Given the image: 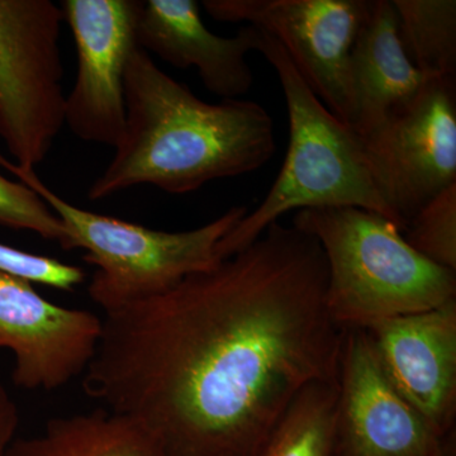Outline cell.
<instances>
[{"label":"cell","mask_w":456,"mask_h":456,"mask_svg":"<svg viewBox=\"0 0 456 456\" xmlns=\"http://www.w3.org/2000/svg\"><path fill=\"white\" fill-rule=\"evenodd\" d=\"M317 240L275 222L160 296L104 314L84 391L167 456H254L314 383L338 386L345 330Z\"/></svg>","instance_id":"6da1fadb"},{"label":"cell","mask_w":456,"mask_h":456,"mask_svg":"<svg viewBox=\"0 0 456 456\" xmlns=\"http://www.w3.org/2000/svg\"><path fill=\"white\" fill-rule=\"evenodd\" d=\"M125 99V131L89 188L94 202L142 184L191 193L260 169L274 155V125L260 104L240 98L207 103L141 47L126 69Z\"/></svg>","instance_id":"7a4b0ae2"},{"label":"cell","mask_w":456,"mask_h":456,"mask_svg":"<svg viewBox=\"0 0 456 456\" xmlns=\"http://www.w3.org/2000/svg\"><path fill=\"white\" fill-rule=\"evenodd\" d=\"M293 226L322 248L327 310L341 329L364 330L456 298L454 270L417 253L382 215L358 207L302 209Z\"/></svg>","instance_id":"3957f363"},{"label":"cell","mask_w":456,"mask_h":456,"mask_svg":"<svg viewBox=\"0 0 456 456\" xmlns=\"http://www.w3.org/2000/svg\"><path fill=\"white\" fill-rule=\"evenodd\" d=\"M261 33L259 53L277 71L287 102L289 145L265 200L222 239L220 259L244 250L270 224L294 209L358 207L382 215L399 227L375 187L359 134L327 110L281 44L263 29Z\"/></svg>","instance_id":"277c9868"},{"label":"cell","mask_w":456,"mask_h":456,"mask_svg":"<svg viewBox=\"0 0 456 456\" xmlns=\"http://www.w3.org/2000/svg\"><path fill=\"white\" fill-rule=\"evenodd\" d=\"M0 167L55 212L68 233L66 251L86 250L83 260L95 268L89 297L104 314L160 296L217 265L222 239L248 212V207L236 206L202 227L167 232L79 208L47 187L36 170L22 169L2 155Z\"/></svg>","instance_id":"5b68a950"},{"label":"cell","mask_w":456,"mask_h":456,"mask_svg":"<svg viewBox=\"0 0 456 456\" xmlns=\"http://www.w3.org/2000/svg\"><path fill=\"white\" fill-rule=\"evenodd\" d=\"M61 7L0 0V139L17 167L36 170L65 126Z\"/></svg>","instance_id":"8992f818"},{"label":"cell","mask_w":456,"mask_h":456,"mask_svg":"<svg viewBox=\"0 0 456 456\" xmlns=\"http://www.w3.org/2000/svg\"><path fill=\"white\" fill-rule=\"evenodd\" d=\"M360 139L375 187L404 232L426 203L456 183L455 77H432Z\"/></svg>","instance_id":"52a82bcc"},{"label":"cell","mask_w":456,"mask_h":456,"mask_svg":"<svg viewBox=\"0 0 456 456\" xmlns=\"http://www.w3.org/2000/svg\"><path fill=\"white\" fill-rule=\"evenodd\" d=\"M369 0H204L220 22L248 23L275 38L316 97L350 126V55Z\"/></svg>","instance_id":"ba28073f"},{"label":"cell","mask_w":456,"mask_h":456,"mask_svg":"<svg viewBox=\"0 0 456 456\" xmlns=\"http://www.w3.org/2000/svg\"><path fill=\"white\" fill-rule=\"evenodd\" d=\"M77 53V79L65 98V125L77 139L116 147L126 125L125 75L139 49L140 0L60 3Z\"/></svg>","instance_id":"9c48e42d"},{"label":"cell","mask_w":456,"mask_h":456,"mask_svg":"<svg viewBox=\"0 0 456 456\" xmlns=\"http://www.w3.org/2000/svg\"><path fill=\"white\" fill-rule=\"evenodd\" d=\"M336 445L338 456H449L446 437L387 379L364 330H345Z\"/></svg>","instance_id":"30bf717a"},{"label":"cell","mask_w":456,"mask_h":456,"mask_svg":"<svg viewBox=\"0 0 456 456\" xmlns=\"http://www.w3.org/2000/svg\"><path fill=\"white\" fill-rule=\"evenodd\" d=\"M102 325L93 312L55 305L25 279L0 272V349L13 353L20 388L53 392L84 375Z\"/></svg>","instance_id":"8fae6325"},{"label":"cell","mask_w":456,"mask_h":456,"mask_svg":"<svg viewBox=\"0 0 456 456\" xmlns=\"http://www.w3.org/2000/svg\"><path fill=\"white\" fill-rule=\"evenodd\" d=\"M387 379L440 436L456 417V298L364 329Z\"/></svg>","instance_id":"7c38bea8"},{"label":"cell","mask_w":456,"mask_h":456,"mask_svg":"<svg viewBox=\"0 0 456 456\" xmlns=\"http://www.w3.org/2000/svg\"><path fill=\"white\" fill-rule=\"evenodd\" d=\"M141 49L174 68H196L204 88L224 99H239L251 89L254 74L248 53L259 51L263 33L245 25L233 37L209 31L194 0H147L137 28Z\"/></svg>","instance_id":"4fadbf2b"},{"label":"cell","mask_w":456,"mask_h":456,"mask_svg":"<svg viewBox=\"0 0 456 456\" xmlns=\"http://www.w3.org/2000/svg\"><path fill=\"white\" fill-rule=\"evenodd\" d=\"M350 127L360 137L407 107L432 77L408 57L395 5L373 0L350 55Z\"/></svg>","instance_id":"5bb4252c"},{"label":"cell","mask_w":456,"mask_h":456,"mask_svg":"<svg viewBox=\"0 0 456 456\" xmlns=\"http://www.w3.org/2000/svg\"><path fill=\"white\" fill-rule=\"evenodd\" d=\"M7 456H167L163 443L134 417L104 407L56 417L41 435L16 439Z\"/></svg>","instance_id":"9a60e30c"},{"label":"cell","mask_w":456,"mask_h":456,"mask_svg":"<svg viewBox=\"0 0 456 456\" xmlns=\"http://www.w3.org/2000/svg\"><path fill=\"white\" fill-rule=\"evenodd\" d=\"M411 61L428 77H455V0H392Z\"/></svg>","instance_id":"2e32d148"},{"label":"cell","mask_w":456,"mask_h":456,"mask_svg":"<svg viewBox=\"0 0 456 456\" xmlns=\"http://www.w3.org/2000/svg\"><path fill=\"white\" fill-rule=\"evenodd\" d=\"M336 402L338 386L311 384L254 456H338Z\"/></svg>","instance_id":"e0dca14e"},{"label":"cell","mask_w":456,"mask_h":456,"mask_svg":"<svg viewBox=\"0 0 456 456\" xmlns=\"http://www.w3.org/2000/svg\"><path fill=\"white\" fill-rule=\"evenodd\" d=\"M404 232L417 253L456 272V183L426 203Z\"/></svg>","instance_id":"ac0fdd59"},{"label":"cell","mask_w":456,"mask_h":456,"mask_svg":"<svg viewBox=\"0 0 456 456\" xmlns=\"http://www.w3.org/2000/svg\"><path fill=\"white\" fill-rule=\"evenodd\" d=\"M0 224L12 230L29 231L42 239L68 245V233L55 212L25 183L0 174Z\"/></svg>","instance_id":"d6986e66"},{"label":"cell","mask_w":456,"mask_h":456,"mask_svg":"<svg viewBox=\"0 0 456 456\" xmlns=\"http://www.w3.org/2000/svg\"><path fill=\"white\" fill-rule=\"evenodd\" d=\"M0 272L64 292H73L86 278L80 266L70 265L53 257L26 253L4 244H0Z\"/></svg>","instance_id":"ffe728a7"},{"label":"cell","mask_w":456,"mask_h":456,"mask_svg":"<svg viewBox=\"0 0 456 456\" xmlns=\"http://www.w3.org/2000/svg\"><path fill=\"white\" fill-rule=\"evenodd\" d=\"M18 425L20 413L17 404L0 383V456H7L9 448L16 440Z\"/></svg>","instance_id":"44dd1931"}]
</instances>
